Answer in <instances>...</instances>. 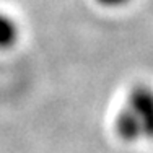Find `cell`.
<instances>
[{"instance_id": "cell-1", "label": "cell", "mask_w": 153, "mask_h": 153, "mask_svg": "<svg viewBox=\"0 0 153 153\" xmlns=\"http://www.w3.org/2000/svg\"><path fill=\"white\" fill-rule=\"evenodd\" d=\"M126 108L137 122L142 140L153 142V88L145 83L135 85L129 93Z\"/></svg>"}, {"instance_id": "cell-2", "label": "cell", "mask_w": 153, "mask_h": 153, "mask_svg": "<svg viewBox=\"0 0 153 153\" xmlns=\"http://www.w3.org/2000/svg\"><path fill=\"white\" fill-rule=\"evenodd\" d=\"M18 38V26L10 16L0 13V49L15 44Z\"/></svg>"}, {"instance_id": "cell-3", "label": "cell", "mask_w": 153, "mask_h": 153, "mask_svg": "<svg viewBox=\"0 0 153 153\" xmlns=\"http://www.w3.org/2000/svg\"><path fill=\"white\" fill-rule=\"evenodd\" d=\"M98 3H101L103 7H109V8H112V7H121V5H126L129 0H96Z\"/></svg>"}]
</instances>
